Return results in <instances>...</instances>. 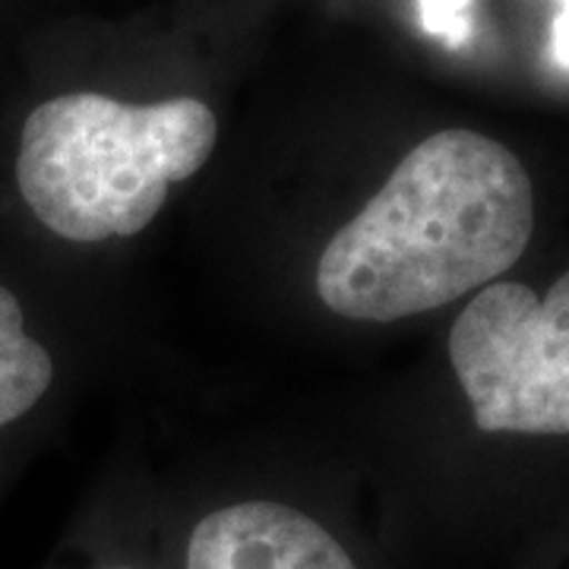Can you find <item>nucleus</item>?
I'll use <instances>...</instances> for the list:
<instances>
[{"label":"nucleus","instance_id":"obj_6","mask_svg":"<svg viewBox=\"0 0 569 569\" xmlns=\"http://www.w3.org/2000/svg\"><path fill=\"white\" fill-rule=\"evenodd\" d=\"M418 22L425 36L440 39L447 48H466L475 32L471 3L475 0H415ZM550 61L569 73V0H557V13L550 22Z\"/></svg>","mask_w":569,"mask_h":569},{"label":"nucleus","instance_id":"obj_1","mask_svg":"<svg viewBox=\"0 0 569 569\" xmlns=\"http://www.w3.org/2000/svg\"><path fill=\"white\" fill-rule=\"evenodd\" d=\"M535 231V187L503 142L440 130L326 244L317 295L332 313L396 323L497 282Z\"/></svg>","mask_w":569,"mask_h":569},{"label":"nucleus","instance_id":"obj_7","mask_svg":"<svg viewBox=\"0 0 569 569\" xmlns=\"http://www.w3.org/2000/svg\"><path fill=\"white\" fill-rule=\"evenodd\" d=\"M108 569H133V567H108Z\"/></svg>","mask_w":569,"mask_h":569},{"label":"nucleus","instance_id":"obj_3","mask_svg":"<svg viewBox=\"0 0 569 569\" xmlns=\"http://www.w3.org/2000/svg\"><path fill=\"white\" fill-rule=\"evenodd\" d=\"M449 361L485 433H569V272L545 298L485 284L449 332Z\"/></svg>","mask_w":569,"mask_h":569},{"label":"nucleus","instance_id":"obj_2","mask_svg":"<svg viewBox=\"0 0 569 569\" xmlns=\"http://www.w3.org/2000/svg\"><path fill=\"white\" fill-rule=\"evenodd\" d=\"M216 137V114L200 99L123 104L96 92L58 96L26 118L17 181L58 238H133L162 212L168 187L209 162Z\"/></svg>","mask_w":569,"mask_h":569},{"label":"nucleus","instance_id":"obj_5","mask_svg":"<svg viewBox=\"0 0 569 569\" xmlns=\"http://www.w3.org/2000/svg\"><path fill=\"white\" fill-rule=\"evenodd\" d=\"M51 380V351L26 332L17 295L0 284V427L22 418L48 392Z\"/></svg>","mask_w":569,"mask_h":569},{"label":"nucleus","instance_id":"obj_4","mask_svg":"<svg viewBox=\"0 0 569 569\" xmlns=\"http://www.w3.org/2000/svg\"><path fill=\"white\" fill-rule=\"evenodd\" d=\"M183 569H358L332 531L301 509L244 500L212 509L190 531Z\"/></svg>","mask_w":569,"mask_h":569}]
</instances>
